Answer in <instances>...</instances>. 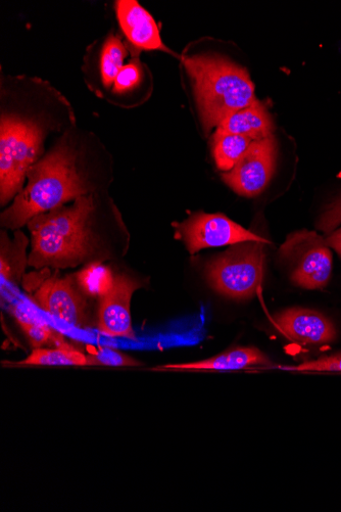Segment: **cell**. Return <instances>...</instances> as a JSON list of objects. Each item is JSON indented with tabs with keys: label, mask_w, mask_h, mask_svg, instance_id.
Returning <instances> with one entry per match:
<instances>
[{
	"label": "cell",
	"mask_w": 341,
	"mask_h": 512,
	"mask_svg": "<svg viewBox=\"0 0 341 512\" xmlns=\"http://www.w3.org/2000/svg\"><path fill=\"white\" fill-rule=\"evenodd\" d=\"M28 184L2 215L3 226L17 229L34 217L53 211L87 194L76 168V154L61 145L29 170Z\"/></svg>",
	"instance_id": "obj_1"
},
{
	"label": "cell",
	"mask_w": 341,
	"mask_h": 512,
	"mask_svg": "<svg viewBox=\"0 0 341 512\" xmlns=\"http://www.w3.org/2000/svg\"><path fill=\"white\" fill-rule=\"evenodd\" d=\"M93 209L92 198L83 196L72 207L63 206L31 219L30 266L67 268L80 264L91 251L87 222Z\"/></svg>",
	"instance_id": "obj_2"
},
{
	"label": "cell",
	"mask_w": 341,
	"mask_h": 512,
	"mask_svg": "<svg viewBox=\"0 0 341 512\" xmlns=\"http://www.w3.org/2000/svg\"><path fill=\"white\" fill-rule=\"evenodd\" d=\"M183 64L192 79L206 129L218 127L230 115L257 101L247 70L229 60L198 55L184 58Z\"/></svg>",
	"instance_id": "obj_3"
},
{
	"label": "cell",
	"mask_w": 341,
	"mask_h": 512,
	"mask_svg": "<svg viewBox=\"0 0 341 512\" xmlns=\"http://www.w3.org/2000/svg\"><path fill=\"white\" fill-rule=\"evenodd\" d=\"M264 244H236L209 262L206 275L211 287L234 300L253 298L262 287L265 277Z\"/></svg>",
	"instance_id": "obj_4"
},
{
	"label": "cell",
	"mask_w": 341,
	"mask_h": 512,
	"mask_svg": "<svg viewBox=\"0 0 341 512\" xmlns=\"http://www.w3.org/2000/svg\"><path fill=\"white\" fill-rule=\"evenodd\" d=\"M43 132L16 117H3L0 127V201L9 203L23 190L25 178L38 158Z\"/></svg>",
	"instance_id": "obj_5"
},
{
	"label": "cell",
	"mask_w": 341,
	"mask_h": 512,
	"mask_svg": "<svg viewBox=\"0 0 341 512\" xmlns=\"http://www.w3.org/2000/svg\"><path fill=\"white\" fill-rule=\"evenodd\" d=\"M292 284L306 290L324 289L332 275V253L325 239L314 231L294 232L279 250Z\"/></svg>",
	"instance_id": "obj_6"
},
{
	"label": "cell",
	"mask_w": 341,
	"mask_h": 512,
	"mask_svg": "<svg viewBox=\"0 0 341 512\" xmlns=\"http://www.w3.org/2000/svg\"><path fill=\"white\" fill-rule=\"evenodd\" d=\"M177 236L190 254L208 248L267 241L223 214L197 213L177 226Z\"/></svg>",
	"instance_id": "obj_7"
},
{
	"label": "cell",
	"mask_w": 341,
	"mask_h": 512,
	"mask_svg": "<svg viewBox=\"0 0 341 512\" xmlns=\"http://www.w3.org/2000/svg\"><path fill=\"white\" fill-rule=\"evenodd\" d=\"M276 154L274 135L253 142L246 155L222 178L236 194L256 197L264 192L273 177Z\"/></svg>",
	"instance_id": "obj_8"
},
{
	"label": "cell",
	"mask_w": 341,
	"mask_h": 512,
	"mask_svg": "<svg viewBox=\"0 0 341 512\" xmlns=\"http://www.w3.org/2000/svg\"><path fill=\"white\" fill-rule=\"evenodd\" d=\"M138 288L139 285L128 276L115 277L113 289L101 301L97 324L100 333L110 338L135 340L130 304Z\"/></svg>",
	"instance_id": "obj_9"
},
{
	"label": "cell",
	"mask_w": 341,
	"mask_h": 512,
	"mask_svg": "<svg viewBox=\"0 0 341 512\" xmlns=\"http://www.w3.org/2000/svg\"><path fill=\"white\" fill-rule=\"evenodd\" d=\"M273 324L289 340L311 345L334 342L337 332L330 319L320 312L290 308L274 315Z\"/></svg>",
	"instance_id": "obj_10"
},
{
	"label": "cell",
	"mask_w": 341,
	"mask_h": 512,
	"mask_svg": "<svg viewBox=\"0 0 341 512\" xmlns=\"http://www.w3.org/2000/svg\"><path fill=\"white\" fill-rule=\"evenodd\" d=\"M38 306L78 329L85 327L86 304L75 290L70 277L47 278L34 295Z\"/></svg>",
	"instance_id": "obj_11"
},
{
	"label": "cell",
	"mask_w": 341,
	"mask_h": 512,
	"mask_svg": "<svg viewBox=\"0 0 341 512\" xmlns=\"http://www.w3.org/2000/svg\"><path fill=\"white\" fill-rule=\"evenodd\" d=\"M116 10L124 34L137 48L170 52L162 41L156 21L137 2L120 0L116 4Z\"/></svg>",
	"instance_id": "obj_12"
},
{
	"label": "cell",
	"mask_w": 341,
	"mask_h": 512,
	"mask_svg": "<svg viewBox=\"0 0 341 512\" xmlns=\"http://www.w3.org/2000/svg\"><path fill=\"white\" fill-rule=\"evenodd\" d=\"M272 361L256 347H241L228 350L215 357L190 363L167 364L156 370L230 371L252 367H269Z\"/></svg>",
	"instance_id": "obj_13"
},
{
	"label": "cell",
	"mask_w": 341,
	"mask_h": 512,
	"mask_svg": "<svg viewBox=\"0 0 341 512\" xmlns=\"http://www.w3.org/2000/svg\"><path fill=\"white\" fill-rule=\"evenodd\" d=\"M273 130L274 125L267 108L257 100L226 118L218 125L215 133L245 135L256 142L273 135Z\"/></svg>",
	"instance_id": "obj_14"
},
{
	"label": "cell",
	"mask_w": 341,
	"mask_h": 512,
	"mask_svg": "<svg viewBox=\"0 0 341 512\" xmlns=\"http://www.w3.org/2000/svg\"><path fill=\"white\" fill-rule=\"evenodd\" d=\"M253 139L239 134L215 133L213 137V155L217 167L225 172L232 170L246 155Z\"/></svg>",
	"instance_id": "obj_15"
},
{
	"label": "cell",
	"mask_w": 341,
	"mask_h": 512,
	"mask_svg": "<svg viewBox=\"0 0 341 512\" xmlns=\"http://www.w3.org/2000/svg\"><path fill=\"white\" fill-rule=\"evenodd\" d=\"M77 282L88 295L103 298L111 292L115 277L102 263H91L77 274Z\"/></svg>",
	"instance_id": "obj_16"
},
{
	"label": "cell",
	"mask_w": 341,
	"mask_h": 512,
	"mask_svg": "<svg viewBox=\"0 0 341 512\" xmlns=\"http://www.w3.org/2000/svg\"><path fill=\"white\" fill-rule=\"evenodd\" d=\"M20 364L38 366H85L87 365V356L70 347H60L57 349L37 348L25 360L21 361Z\"/></svg>",
	"instance_id": "obj_17"
},
{
	"label": "cell",
	"mask_w": 341,
	"mask_h": 512,
	"mask_svg": "<svg viewBox=\"0 0 341 512\" xmlns=\"http://www.w3.org/2000/svg\"><path fill=\"white\" fill-rule=\"evenodd\" d=\"M125 57L126 50L120 39L114 36L110 37L105 44L101 60V71L106 86L109 87L115 82L124 67Z\"/></svg>",
	"instance_id": "obj_18"
},
{
	"label": "cell",
	"mask_w": 341,
	"mask_h": 512,
	"mask_svg": "<svg viewBox=\"0 0 341 512\" xmlns=\"http://www.w3.org/2000/svg\"><path fill=\"white\" fill-rule=\"evenodd\" d=\"M16 316L23 332L35 349L50 343L59 344L62 341L50 325L45 322L34 319L21 311H17Z\"/></svg>",
	"instance_id": "obj_19"
},
{
	"label": "cell",
	"mask_w": 341,
	"mask_h": 512,
	"mask_svg": "<svg viewBox=\"0 0 341 512\" xmlns=\"http://www.w3.org/2000/svg\"><path fill=\"white\" fill-rule=\"evenodd\" d=\"M88 366H138L132 357L111 348H100L87 356Z\"/></svg>",
	"instance_id": "obj_20"
},
{
	"label": "cell",
	"mask_w": 341,
	"mask_h": 512,
	"mask_svg": "<svg viewBox=\"0 0 341 512\" xmlns=\"http://www.w3.org/2000/svg\"><path fill=\"white\" fill-rule=\"evenodd\" d=\"M283 369L299 372H341V353L322 356L315 360L303 362L298 366L284 367Z\"/></svg>",
	"instance_id": "obj_21"
},
{
	"label": "cell",
	"mask_w": 341,
	"mask_h": 512,
	"mask_svg": "<svg viewBox=\"0 0 341 512\" xmlns=\"http://www.w3.org/2000/svg\"><path fill=\"white\" fill-rule=\"evenodd\" d=\"M140 80L141 71L135 63L124 66L114 82V92L123 93L131 90L138 85Z\"/></svg>",
	"instance_id": "obj_22"
},
{
	"label": "cell",
	"mask_w": 341,
	"mask_h": 512,
	"mask_svg": "<svg viewBox=\"0 0 341 512\" xmlns=\"http://www.w3.org/2000/svg\"><path fill=\"white\" fill-rule=\"evenodd\" d=\"M325 241L328 247L333 249L337 255L341 257V229L333 232Z\"/></svg>",
	"instance_id": "obj_23"
}]
</instances>
